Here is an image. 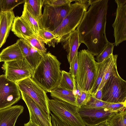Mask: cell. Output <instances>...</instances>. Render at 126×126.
I'll use <instances>...</instances> for the list:
<instances>
[{
  "instance_id": "1",
  "label": "cell",
  "mask_w": 126,
  "mask_h": 126,
  "mask_svg": "<svg viewBox=\"0 0 126 126\" xmlns=\"http://www.w3.org/2000/svg\"><path fill=\"white\" fill-rule=\"evenodd\" d=\"M108 1L91 0L89 7L76 29L80 44H84L94 56L100 54L109 43L106 33Z\"/></svg>"
},
{
  "instance_id": "2",
  "label": "cell",
  "mask_w": 126,
  "mask_h": 126,
  "mask_svg": "<svg viewBox=\"0 0 126 126\" xmlns=\"http://www.w3.org/2000/svg\"><path fill=\"white\" fill-rule=\"evenodd\" d=\"M61 63L50 52L43 54L32 79L47 93L58 87L61 76Z\"/></svg>"
},
{
  "instance_id": "3",
  "label": "cell",
  "mask_w": 126,
  "mask_h": 126,
  "mask_svg": "<svg viewBox=\"0 0 126 126\" xmlns=\"http://www.w3.org/2000/svg\"><path fill=\"white\" fill-rule=\"evenodd\" d=\"M94 56L87 49L78 52V68L75 80L84 90L90 91L96 80L97 68Z\"/></svg>"
},
{
  "instance_id": "4",
  "label": "cell",
  "mask_w": 126,
  "mask_h": 126,
  "mask_svg": "<svg viewBox=\"0 0 126 126\" xmlns=\"http://www.w3.org/2000/svg\"><path fill=\"white\" fill-rule=\"evenodd\" d=\"M70 8L60 26L52 32L56 36L55 42L60 43L63 37L75 30L81 22L91 4V0H74Z\"/></svg>"
},
{
  "instance_id": "5",
  "label": "cell",
  "mask_w": 126,
  "mask_h": 126,
  "mask_svg": "<svg viewBox=\"0 0 126 126\" xmlns=\"http://www.w3.org/2000/svg\"><path fill=\"white\" fill-rule=\"evenodd\" d=\"M48 106L50 112L70 126H86L76 106L56 99H49Z\"/></svg>"
},
{
  "instance_id": "6",
  "label": "cell",
  "mask_w": 126,
  "mask_h": 126,
  "mask_svg": "<svg viewBox=\"0 0 126 126\" xmlns=\"http://www.w3.org/2000/svg\"><path fill=\"white\" fill-rule=\"evenodd\" d=\"M102 90V101L113 103L126 102V81L117 71L110 77Z\"/></svg>"
},
{
  "instance_id": "7",
  "label": "cell",
  "mask_w": 126,
  "mask_h": 126,
  "mask_svg": "<svg viewBox=\"0 0 126 126\" xmlns=\"http://www.w3.org/2000/svg\"><path fill=\"white\" fill-rule=\"evenodd\" d=\"M44 5L43 13L38 21L39 26L40 29L52 32L60 26L67 14L70 8V4L60 6L47 4Z\"/></svg>"
},
{
  "instance_id": "8",
  "label": "cell",
  "mask_w": 126,
  "mask_h": 126,
  "mask_svg": "<svg viewBox=\"0 0 126 126\" xmlns=\"http://www.w3.org/2000/svg\"><path fill=\"white\" fill-rule=\"evenodd\" d=\"M20 91L30 97L39 107L46 116L51 119L48 106L49 98L46 92L31 78H28L17 82Z\"/></svg>"
},
{
  "instance_id": "9",
  "label": "cell",
  "mask_w": 126,
  "mask_h": 126,
  "mask_svg": "<svg viewBox=\"0 0 126 126\" xmlns=\"http://www.w3.org/2000/svg\"><path fill=\"white\" fill-rule=\"evenodd\" d=\"M2 66L6 78L16 83L26 78H31L34 71L25 58L4 62Z\"/></svg>"
},
{
  "instance_id": "10",
  "label": "cell",
  "mask_w": 126,
  "mask_h": 126,
  "mask_svg": "<svg viewBox=\"0 0 126 126\" xmlns=\"http://www.w3.org/2000/svg\"><path fill=\"white\" fill-rule=\"evenodd\" d=\"M21 98L16 83L7 79L4 75H0V110L12 106Z\"/></svg>"
},
{
  "instance_id": "11",
  "label": "cell",
  "mask_w": 126,
  "mask_h": 126,
  "mask_svg": "<svg viewBox=\"0 0 126 126\" xmlns=\"http://www.w3.org/2000/svg\"><path fill=\"white\" fill-rule=\"evenodd\" d=\"M77 107L80 117L86 126H97L118 112L111 111L105 108Z\"/></svg>"
},
{
  "instance_id": "12",
  "label": "cell",
  "mask_w": 126,
  "mask_h": 126,
  "mask_svg": "<svg viewBox=\"0 0 126 126\" xmlns=\"http://www.w3.org/2000/svg\"><path fill=\"white\" fill-rule=\"evenodd\" d=\"M117 7L116 17L112 25L115 46H118L126 40V0H115Z\"/></svg>"
},
{
  "instance_id": "13",
  "label": "cell",
  "mask_w": 126,
  "mask_h": 126,
  "mask_svg": "<svg viewBox=\"0 0 126 126\" xmlns=\"http://www.w3.org/2000/svg\"><path fill=\"white\" fill-rule=\"evenodd\" d=\"M20 92L21 98L28 109L30 120L39 126H52L51 119L46 116L39 107L30 97L22 92Z\"/></svg>"
},
{
  "instance_id": "14",
  "label": "cell",
  "mask_w": 126,
  "mask_h": 126,
  "mask_svg": "<svg viewBox=\"0 0 126 126\" xmlns=\"http://www.w3.org/2000/svg\"><path fill=\"white\" fill-rule=\"evenodd\" d=\"M60 42L62 43L64 49L67 52V58L68 62H71L80 45L79 35L78 31H74L63 37Z\"/></svg>"
},
{
  "instance_id": "15",
  "label": "cell",
  "mask_w": 126,
  "mask_h": 126,
  "mask_svg": "<svg viewBox=\"0 0 126 126\" xmlns=\"http://www.w3.org/2000/svg\"><path fill=\"white\" fill-rule=\"evenodd\" d=\"M24 107L17 105L0 110V126H15L19 116L23 112Z\"/></svg>"
},
{
  "instance_id": "16",
  "label": "cell",
  "mask_w": 126,
  "mask_h": 126,
  "mask_svg": "<svg viewBox=\"0 0 126 126\" xmlns=\"http://www.w3.org/2000/svg\"><path fill=\"white\" fill-rule=\"evenodd\" d=\"M15 17L13 10L0 12V48L6 41Z\"/></svg>"
},
{
  "instance_id": "17",
  "label": "cell",
  "mask_w": 126,
  "mask_h": 126,
  "mask_svg": "<svg viewBox=\"0 0 126 126\" xmlns=\"http://www.w3.org/2000/svg\"><path fill=\"white\" fill-rule=\"evenodd\" d=\"M24 58L16 42L3 49L0 53V62L18 60Z\"/></svg>"
},
{
  "instance_id": "18",
  "label": "cell",
  "mask_w": 126,
  "mask_h": 126,
  "mask_svg": "<svg viewBox=\"0 0 126 126\" xmlns=\"http://www.w3.org/2000/svg\"><path fill=\"white\" fill-rule=\"evenodd\" d=\"M11 30L16 36L24 39L34 35L20 16L15 17Z\"/></svg>"
},
{
  "instance_id": "19",
  "label": "cell",
  "mask_w": 126,
  "mask_h": 126,
  "mask_svg": "<svg viewBox=\"0 0 126 126\" xmlns=\"http://www.w3.org/2000/svg\"><path fill=\"white\" fill-rule=\"evenodd\" d=\"M75 92L57 87L51 91L50 93L51 96L54 99L76 106Z\"/></svg>"
},
{
  "instance_id": "20",
  "label": "cell",
  "mask_w": 126,
  "mask_h": 126,
  "mask_svg": "<svg viewBox=\"0 0 126 126\" xmlns=\"http://www.w3.org/2000/svg\"><path fill=\"white\" fill-rule=\"evenodd\" d=\"M113 54H111L102 62H96L97 75L94 84L90 91L91 93L95 94L98 90L104 74L107 69Z\"/></svg>"
},
{
  "instance_id": "21",
  "label": "cell",
  "mask_w": 126,
  "mask_h": 126,
  "mask_svg": "<svg viewBox=\"0 0 126 126\" xmlns=\"http://www.w3.org/2000/svg\"><path fill=\"white\" fill-rule=\"evenodd\" d=\"M44 0H25L24 4L28 11L38 22L42 14Z\"/></svg>"
},
{
  "instance_id": "22",
  "label": "cell",
  "mask_w": 126,
  "mask_h": 126,
  "mask_svg": "<svg viewBox=\"0 0 126 126\" xmlns=\"http://www.w3.org/2000/svg\"><path fill=\"white\" fill-rule=\"evenodd\" d=\"M61 76L58 87L63 89L75 91L76 90L74 78L69 72L61 71Z\"/></svg>"
},
{
  "instance_id": "23",
  "label": "cell",
  "mask_w": 126,
  "mask_h": 126,
  "mask_svg": "<svg viewBox=\"0 0 126 126\" xmlns=\"http://www.w3.org/2000/svg\"><path fill=\"white\" fill-rule=\"evenodd\" d=\"M26 24L33 32L34 35L39 38L40 29L37 22L30 14L24 5L23 11L20 16Z\"/></svg>"
},
{
  "instance_id": "24",
  "label": "cell",
  "mask_w": 126,
  "mask_h": 126,
  "mask_svg": "<svg viewBox=\"0 0 126 126\" xmlns=\"http://www.w3.org/2000/svg\"><path fill=\"white\" fill-rule=\"evenodd\" d=\"M76 90L75 91L77 106L80 108L84 105L92 96L90 91L82 89L76 83Z\"/></svg>"
},
{
  "instance_id": "25",
  "label": "cell",
  "mask_w": 126,
  "mask_h": 126,
  "mask_svg": "<svg viewBox=\"0 0 126 126\" xmlns=\"http://www.w3.org/2000/svg\"><path fill=\"white\" fill-rule=\"evenodd\" d=\"M118 56L117 55H113L98 90L101 89L110 77L117 71V60Z\"/></svg>"
},
{
  "instance_id": "26",
  "label": "cell",
  "mask_w": 126,
  "mask_h": 126,
  "mask_svg": "<svg viewBox=\"0 0 126 126\" xmlns=\"http://www.w3.org/2000/svg\"><path fill=\"white\" fill-rule=\"evenodd\" d=\"M56 37V35L52 32L44 29H40L39 39L49 46L55 47Z\"/></svg>"
},
{
  "instance_id": "27",
  "label": "cell",
  "mask_w": 126,
  "mask_h": 126,
  "mask_svg": "<svg viewBox=\"0 0 126 126\" xmlns=\"http://www.w3.org/2000/svg\"><path fill=\"white\" fill-rule=\"evenodd\" d=\"M107 122L109 126H126V110L113 115Z\"/></svg>"
},
{
  "instance_id": "28",
  "label": "cell",
  "mask_w": 126,
  "mask_h": 126,
  "mask_svg": "<svg viewBox=\"0 0 126 126\" xmlns=\"http://www.w3.org/2000/svg\"><path fill=\"white\" fill-rule=\"evenodd\" d=\"M24 40L40 52L43 54L47 53L44 43L34 35Z\"/></svg>"
},
{
  "instance_id": "29",
  "label": "cell",
  "mask_w": 126,
  "mask_h": 126,
  "mask_svg": "<svg viewBox=\"0 0 126 126\" xmlns=\"http://www.w3.org/2000/svg\"><path fill=\"white\" fill-rule=\"evenodd\" d=\"M114 46V43L109 42L102 51L94 58L95 60H96L97 63H100L103 61L110 55L113 54Z\"/></svg>"
},
{
  "instance_id": "30",
  "label": "cell",
  "mask_w": 126,
  "mask_h": 126,
  "mask_svg": "<svg viewBox=\"0 0 126 126\" xmlns=\"http://www.w3.org/2000/svg\"><path fill=\"white\" fill-rule=\"evenodd\" d=\"M25 0H2V11L13 10L19 5L24 3Z\"/></svg>"
},
{
  "instance_id": "31",
  "label": "cell",
  "mask_w": 126,
  "mask_h": 126,
  "mask_svg": "<svg viewBox=\"0 0 126 126\" xmlns=\"http://www.w3.org/2000/svg\"><path fill=\"white\" fill-rule=\"evenodd\" d=\"M109 103L97 99L92 95L86 104L82 106L89 108H104Z\"/></svg>"
},
{
  "instance_id": "32",
  "label": "cell",
  "mask_w": 126,
  "mask_h": 126,
  "mask_svg": "<svg viewBox=\"0 0 126 126\" xmlns=\"http://www.w3.org/2000/svg\"><path fill=\"white\" fill-rule=\"evenodd\" d=\"M126 102L120 103H109L105 108L111 112H121L126 110Z\"/></svg>"
},
{
  "instance_id": "33",
  "label": "cell",
  "mask_w": 126,
  "mask_h": 126,
  "mask_svg": "<svg viewBox=\"0 0 126 126\" xmlns=\"http://www.w3.org/2000/svg\"><path fill=\"white\" fill-rule=\"evenodd\" d=\"M72 0H44L43 5L48 4L49 5L56 6H60L69 5Z\"/></svg>"
},
{
  "instance_id": "34",
  "label": "cell",
  "mask_w": 126,
  "mask_h": 126,
  "mask_svg": "<svg viewBox=\"0 0 126 126\" xmlns=\"http://www.w3.org/2000/svg\"><path fill=\"white\" fill-rule=\"evenodd\" d=\"M69 63L70 67L69 72L71 74L75 79L77 75L78 68V52L76 54L71 62Z\"/></svg>"
},
{
  "instance_id": "35",
  "label": "cell",
  "mask_w": 126,
  "mask_h": 126,
  "mask_svg": "<svg viewBox=\"0 0 126 126\" xmlns=\"http://www.w3.org/2000/svg\"><path fill=\"white\" fill-rule=\"evenodd\" d=\"M51 123L52 126H70L63 121L53 114L50 113Z\"/></svg>"
},
{
  "instance_id": "36",
  "label": "cell",
  "mask_w": 126,
  "mask_h": 126,
  "mask_svg": "<svg viewBox=\"0 0 126 126\" xmlns=\"http://www.w3.org/2000/svg\"><path fill=\"white\" fill-rule=\"evenodd\" d=\"M93 96L95 98L100 100H102V89L98 90L94 94H92Z\"/></svg>"
},
{
  "instance_id": "37",
  "label": "cell",
  "mask_w": 126,
  "mask_h": 126,
  "mask_svg": "<svg viewBox=\"0 0 126 126\" xmlns=\"http://www.w3.org/2000/svg\"><path fill=\"white\" fill-rule=\"evenodd\" d=\"M24 126H39L37 124L31 120L27 123L24 124Z\"/></svg>"
},
{
  "instance_id": "38",
  "label": "cell",
  "mask_w": 126,
  "mask_h": 126,
  "mask_svg": "<svg viewBox=\"0 0 126 126\" xmlns=\"http://www.w3.org/2000/svg\"><path fill=\"white\" fill-rule=\"evenodd\" d=\"M97 126H109L108 124L107 121L105 122L102 123Z\"/></svg>"
},
{
  "instance_id": "39",
  "label": "cell",
  "mask_w": 126,
  "mask_h": 126,
  "mask_svg": "<svg viewBox=\"0 0 126 126\" xmlns=\"http://www.w3.org/2000/svg\"><path fill=\"white\" fill-rule=\"evenodd\" d=\"M2 0H0V12L2 11Z\"/></svg>"
}]
</instances>
